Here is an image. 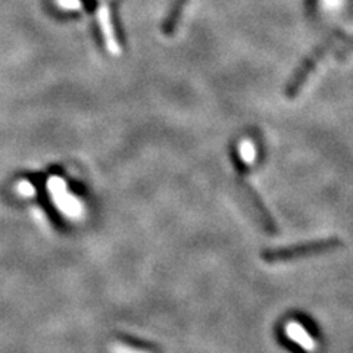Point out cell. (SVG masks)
I'll return each mask as SVG.
<instances>
[{
  "mask_svg": "<svg viewBox=\"0 0 353 353\" xmlns=\"http://www.w3.org/2000/svg\"><path fill=\"white\" fill-rule=\"evenodd\" d=\"M352 53H353V37L346 39L337 48V50H336V59L337 61H345L347 57H350Z\"/></svg>",
  "mask_w": 353,
  "mask_h": 353,
  "instance_id": "7",
  "label": "cell"
},
{
  "mask_svg": "<svg viewBox=\"0 0 353 353\" xmlns=\"http://www.w3.org/2000/svg\"><path fill=\"white\" fill-rule=\"evenodd\" d=\"M343 245V241L337 237H330L323 240H312L306 243H299V245L279 248V249H270L262 253L263 261L275 263V262H284L292 261L294 258L305 256V255H314V253H321L331 249H337Z\"/></svg>",
  "mask_w": 353,
  "mask_h": 353,
  "instance_id": "2",
  "label": "cell"
},
{
  "mask_svg": "<svg viewBox=\"0 0 353 353\" xmlns=\"http://www.w3.org/2000/svg\"><path fill=\"white\" fill-rule=\"evenodd\" d=\"M237 184H239V187H240V190H241L243 196H245L248 205L250 206L252 211L256 214L258 219L265 225V228L270 230V231H277V227H275V224H274V219L270 216V214H268V211H267V208L263 206L259 194L252 189V185L246 181V179H245V175H243V172H239Z\"/></svg>",
  "mask_w": 353,
  "mask_h": 353,
  "instance_id": "4",
  "label": "cell"
},
{
  "mask_svg": "<svg viewBox=\"0 0 353 353\" xmlns=\"http://www.w3.org/2000/svg\"><path fill=\"white\" fill-rule=\"evenodd\" d=\"M185 5H187V0H175V2L172 3L170 14H168L167 19L163 21V26H162L163 32H167L168 36L174 34V31L176 30V27H179Z\"/></svg>",
  "mask_w": 353,
  "mask_h": 353,
  "instance_id": "6",
  "label": "cell"
},
{
  "mask_svg": "<svg viewBox=\"0 0 353 353\" xmlns=\"http://www.w3.org/2000/svg\"><path fill=\"white\" fill-rule=\"evenodd\" d=\"M341 37H343V31H334L333 34H330L324 41L319 43L318 46L309 53L299 65H297V68L294 70L289 83L285 85L284 94L287 99H294L301 93L303 85L309 80V77L314 74L316 66L323 62V59L330 53V50L336 46Z\"/></svg>",
  "mask_w": 353,
  "mask_h": 353,
  "instance_id": "1",
  "label": "cell"
},
{
  "mask_svg": "<svg viewBox=\"0 0 353 353\" xmlns=\"http://www.w3.org/2000/svg\"><path fill=\"white\" fill-rule=\"evenodd\" d=\"M285 334L289 336V339H292L294 343L299 345L301 347H303L305 350H315L316 345L314 339L309 336L307 331L297 323H289L285 325Z\"/></svg>",
  "mask_w": 353,
  "mask_h": 353,
  "instance_id": "5",
  "label": "cell"
},
{
  "mask_svg": "<svg viewBox=\"0 0 353 353\" xmlns=\"http://www.w3.org/2000/svg\"><path fill=\"white\" fill-rule=\"evenodd\" d=\"M117 0H90L94 9L97 28L105 41V46L110 53H119V32H117L114 19V3Z\"/></svg>",
  "mask_w": 353,
  "mask_h": 353,
  "instance_id": "3",
  "label": "cell"
}]
</instances>
